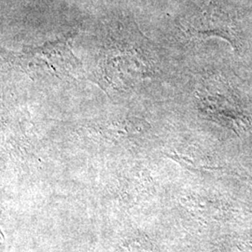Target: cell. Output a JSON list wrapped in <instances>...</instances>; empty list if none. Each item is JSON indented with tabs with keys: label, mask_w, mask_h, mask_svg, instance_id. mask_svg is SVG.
Listing matches in <instances>:
<instances>
[{
	"label": "cell",
	"mask_w": 252,
	"mask_h": 252,
	"mask_svg": "<svg viewBox=\"0 0 252 252\" xmlns=\"http://www.w3.org/2000/svg\"><path fill=\"white\" fill-rule=\"evenodd\" d=\"M152 52L140 34L120 35L106 40L100 53L97 83L107 92L124 91L152 77Z\"/></svg>",
	"instance_id": "1"
},
{
	"label": "cell",
	"mask_w": 252,
	"mask_h": 252,
	"mask_svg": "<svg viewBox=\"0 0 252 252\" xmlns=\"http://www.w3.org/2000/svg\"><path fill=\"white\" fill-rule=\"evenodd\" d=\"M14 62L32 76L63 79L77 71L78 61L69 40H57L13 56Z\"/></svg>",
	"instance_id": "2"
},
{
	"label": "cell",
	"mask_w": 252,
	"mask_h": 252,
	"mask_svg": "<svg viewBox=\"0 0 252 252\" xmlns=\"http://www.w3.org/2000/svg\"><path fill=\"white\" fill-rule=\"evenodd\" d=\"M147 123L138 118H120L95 126V130L104 138L122 140L141 135L147 130Z\"/></svg>",
	"instance_id": "3"
},
{
	"label": "cell",
	"mask_w": 252,
	"mask_h": 252,
	"mask_svg": "<svg viewBox=\"0 0 252 252\" xmlns=\"http://www.w3.org/2000/svg\"><path fill=\"white\" fill-rule=\"evenodd\" d=\"M119 252H149V250L145 239L135 238L123 244L120 247Z\"/></svg>",
	"instance_id": "4"
}]
</instances>
